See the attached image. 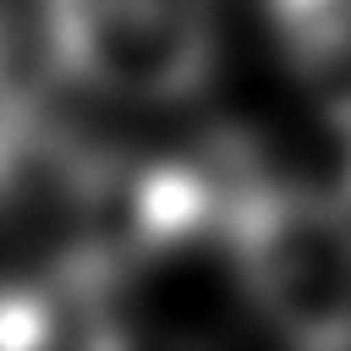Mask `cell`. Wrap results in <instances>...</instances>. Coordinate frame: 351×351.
Instances as JSON below:
<instances>
[{
	"label": "cell",
	"instance_id": "cell-1",
	"mask_svg": "<svg viewBox=\"0 0 351 351\" xmlns=\"http://www.w3.org/2000/svg\"><path fill=\"white\" fill-rule=\"evenodd\" d=\"M219 230L236 296L296 346H351V219L313 186L219 159Z\"/></svg>",
	"mask_w": 351,
	"mask_h": 351
},
{
	"label": "cell",
	"instance_id": "cell-3",
	"mask_svg": "<svg viewBox=\"0 0 351 351\" xmlns=\"http://www.w3.org/2000/svg\"><path fill=\"white\" fill-rule=\"evenodd\" d=\"M285 60L329 99L351 93V0H263Z\"/></svg>",
	"mask_w": 351,
	"mask_h": 351
},
{
	"label": "cell",
	"instance_id": "cell-4",
	"mask_svg": "<svg viewBox=\"0 0 351 351\" xmlns=\"http://www.w3.org/2000/svg\"><path fill=\"white\" fill-rule=\"evenodd\" d=\"M5 33H11V0H0V49H5Z\"/></svg>",
	"mask_w": 351,
	"mask_h": 351
},
{
	"label": "cell",
	"instance_id": "cell-2",
	"mask_svg": "<svg viewBox=\"0 0 351 351\" xmlns=\"http://www.w3.org/2000/svg\"><path fill=\"white\" fill-rule=\"evenodd\" d=\"M44 44L82 88L170 104L214 71V0H44Z\"/></svg>",
	"mask_w": 351,
	"mask_h": 351
}]
</instances>
